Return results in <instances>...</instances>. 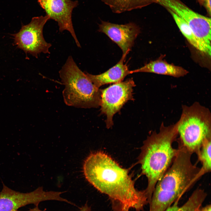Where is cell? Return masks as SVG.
I'll return each mask as SVG.
<instances>
[{
  "label": "cell",
  "instance_id": "obj_1",
  "mask_svg": "<svg viewBox=\"0 0 211 211\" xmlns=\"http://www.w3.org/2000/svg\"><path fill=\"white\" fill-rule=\"evenodd\" d=\"M83 170L90 183L109 198L113 211H141L148 204L144 190L136 189L128 170L105 153H91L85 161Z\"/></svg>",
  "mask_w": 211,
  "mask_h": 211
},
{
  "label": "cell",
  "instance_id": "obj_2",
  "mask_svg": "<svg viewBox=\"0 0 211 211\" xmlns=\"http://www.w3.org/2000/svg\"><path fill=\"white\" fill-rule=\"evenodd\" d=\"M178 121L165 126L162 122L159 131H153L144 141L139 162L142 173L147 179L144 190L148 203L158 181L169 167L178 152L173 147L178 135Z\"/></svg>",
  "mask_w": 211,
  "mask_h": 211
},
{
  "label": "cell",
  "instance_id": "obj_3",
  "mask_svg": "<svg viewBox=\"0 0 211 211\" xmlns=\"http://www.w3.org/2000/svg\"><path fill=\"white\" fill-rule=\"evenodd\" d=\"M59 74L65 86L62 95L67 105L84 108L100 106L101 90L88 79L71 56L68 57Z\"/></svg>",
  "mask_w": 211,
  "mask_h": 211
},
{
  "label": "cell",
  "instance_id": "obj_4",
  "mask_svg": "<svg viewBox=\"0 0 211 211\" xmlns=\"http://www.w3.org/2000/svg\"><path fill=\"white\" fill-rule=\"evenodd\" d=\"M178 142L187 150L196 154L203 142L211 138V114L209 109L195 102L182 106L178 120Z\"/></svg>",
  "mask_w": 211,
  "mask_h": 211
},
{
  "label": "cell",
  "instance_id": "obj_5",
  "mask_svg": "<svg viewBox=\"0 0 211 211\" xmlns=\"http://www.w3.org/2000/svg\"><path fill=\"white\" fill-rule=\"evenodd\" d=\"M50 19L47 15L33 18L29 23L22 25L19 32L12 35L15 45L26 54L37 58L41 53L50 54L49 49L52 45L45 40L43 30Z\"/></svg>",
  "mask_w": 211,
  "mask_h": 211
},
{
  "label": "cell",
  "instance_id": "obj_6",
  "mask_svg": "<svg viewBox=\"0 0 211 211\" xmlns=\"http://www.w3.org/2000/svg\"><path fill=\"white\" fill-rule=\"evenodd\" d=\"M0 192V211H16L22 207L33 204L38 206L42 202L49 200H63L60 195L62 192L44 191L39 187L29 193H22L9 188L3 183Z\"/></svg>",
  "mask_w": 211,
  "mask_h": 211
},
{
  "label": "cell",
  "instance_id": "obj_7",
  "mask_svg": "<svg viewBox=\"0 0 211 211\" xmlns=\"http://www.w3.org/2000/svg\"><path fill=\"white\" fill-rule=\"evenodd\" d=\"M135 86L133 79L131 78L101 90V113L106 116V123L107 128L113 125L114 115L128 101L134 100L133 88Z\"/></svg>",
  "mask_w": 211,
  "mask_h": 211
},
{
  "label": "cell",
  "instance_id": "obj_8",
  "mask_svg": "<svg viewBox=\"0 0 211 211\" xmlns=\"http://www.w3.org/2000/svg\"><path fill=\"white\" fill-rule=\"evenodd\" d=\"M47 15L57 22L59 31H68L78 47L80 44L76 36L72 20V11L78 4L77 1L71 0H37Z\"/></svg>",
  "mask_w": 211,
  "mask_h": 211
},
{
  "label": "cell",
  "instance_id": "obj_9",
  "mask_svg": "<svg viewBox=\"0 0 211 211\" xmlns=\"http://www.w3.org/2000/svg\"><path fill=\"white\" fill-rule=\"evenodd\" d=\"M98 31L106 34L116 43L126 57L133 46L134 41L140 33L139 27L133 23L118 24L102 21L99 25Z\"/></svg>",
  "mask_w": 211,
  "mask_h": 211
},
{
  "label": "cell",
  "instance_id": "obj_10",
  "mask_svg": "<svg viewBox=\"0 0 211 211\" xmlns=\"http://www.w3.org/2000/svg\"><path fill=\"white\" fill-rule=\"evenodd\" d=\"M125 57L122 56L116 64L100 74L93 75L84 73L88 79L98 88L105 84L122 81L126 76L132 74L127 64L124 63Z\"/></svg>",
  "mask_w": 211,
  "mask_h": 211
},
{
  "label": "cell",
  "instance_id": "obj_11",
  "mask_svg": "<svg viewBox=\"0 0 211 211\" xmlns=\"http://www.w3.org/2000/svg\"><path fill=\"white\" fill-rule=\"evenodd\" d=\"M161 57L151 61L142 67L133 71L131 73L138 72L152 73L180 77L186 75L188 71L183 67L170 64Z\"/></svg>",
  "mask_w": 211,
  "mask_h": 211
},
{
  "label": "cell",
  "instance_id": "obj_12",
  "mask_svg": "<svg viewBox=\"0 0 211 211\" xmlns=\"http://www.w3.org/2000/svg\"><path fill=\"white\" fill-rule=\"evenodd\" d=\"M108 6L112 12L120 13L140 9L153 4L158 3V0H101Z\"/></svg>",
  "mask_w": 211,
  "mask_h": 211
},
{
  "label": "cell",
  "instance_id": "obj_13",
  "mask_svg": "<svg viewBox=\"0 0 211 211\" xmlns=\"http://www.w3.org/2000/svg\"><path fill=\"white\" fill-rule=\"evenodd\" d=\"M207 195L204 190L198 188L193 192L184 204L181 206L179 205L180 198H178L164 211H197L202 206Z\"/></svg>",
  "mask_w": 211,
  "mask_h": 211
},
{
  "label": "cell",
  "instance_id": "obj_14",
  "mask_svg": "<svg viewBox=\"0 0 211 211\" xmlns=\"http://www.w3.org/2000/svg\"><path fill=\"white\" fill-rule=\"evenodd\" d=\"M211 138L206 140L196 154L198 160L202 165L200 168L204 175L211 170Z\"/></svg>",
  "mask_w": 211,
  "mask_h": 211
},
{
  "label": "cell",
  "instance_id": "obj_15",
  "mask_svg": "<svg viewBox=\"0 0 211 211\" xmlns=\"http://www.w3.org/2000/svg\"><path fill=\"white\" fill-rule=\"evenodd\" d=\"M171 15L181 33L193 47L199 50L197 40L190 27L183 19L171 11L167 10Z\"/></svg>",
  "mask_w": 211,
  "mask_h": 211
},
{
  "label": "cell",
  "instance_id": "obj_16",
  "mask_svg": "<svg viewBox=\"0 0 211 211\" xmlns=\"http://www.w3.org/2000/svg\"><path fill=\"white\" fill-rule=\"evenodd\" d=\"M211 0H203L202 6H203L205 9L209 17L211 16Z\"/></svg>",
  "mask_w": 211,
  "mask_h": 211
},
{
  "label": "cell",
  "instance_id": "obj_17",
  "mask_svg": "<svg viewBox=\"0 0 211 211\" xmlns=\"http://www.w3.org/2000/svg\"><path fill=\"white\" fill-rule=\"evenodd\" d=\"M210 204L207 205L204 207L201 206L197 210V211H211Z\"/></svg>",
  "mask_w": 211,
  "mask_h": 211
},
{
  "label": "cell",
  "instance_id": "obj_18",
  "mask_svg": "<svg viewBox=\"0 0 211 211\" xmlns=\"http://www.w3.org/2000/svg\"><path fill=\"white\" fill-rule=\"evenodd\" d=\"M78 211H91V207L88 205L87 204H86Z\"/></svg>",
  "mask_w": 211,
  "mask_h": 211
},
{
  "label": "cell",
  "instance_id": "obj_19",
  "mask_svg": "<svg viewBox=\"0 0 211 211\" xmlns=\"http://www.w3.org/2000/svg\"><path fill=\"white\" fill-rule=\"evenodd\" d=\"M16 211H19V210H17ZM26 211H45L44 210H40L38 206H36L34 208H32V209H29V210Z\"/></svg>",
  "mask_w": 211,
  "mask_h": 211
},
{
  "label": "cell",
  "instance_id": "obj_20",
  "mask_svg": "<svg viewBox=\"0 0 211 211\" xmlns=\"http://www.w3.org/2000/svg\"><path fill=\"white\" fill-rule=\"evenodd\" d=\"M198 2V3L199 4L202 6L203 0H196Z\"/></svg>",
  "mask_w": 211,
  "mask_h": 211
}]
</instances>
